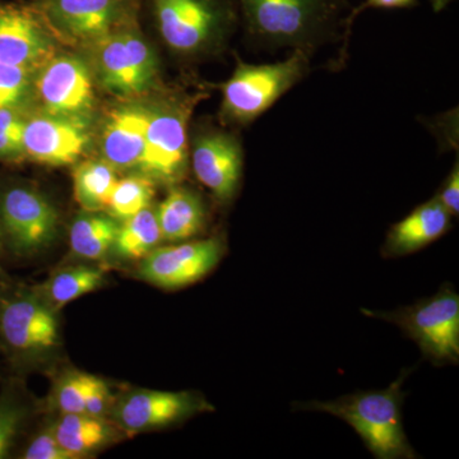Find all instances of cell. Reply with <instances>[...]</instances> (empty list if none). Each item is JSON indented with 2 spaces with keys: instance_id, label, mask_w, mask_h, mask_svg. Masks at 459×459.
<instances>
[{
  "instance_id": "cell-22",
  "label": "cell",
  "mask_w": 459,
  "mask_h": 459,
  "mask_svg": "<svg viewBox=\"0 0 459 459\" xmlns=\"http://www.w3.org/2000/svg\"><path fill=\"white\" fill-rule=\"evenodd\" d=\"M117 181V170L105 160L81 162L74 174L75 201L87 212L107 210Z\"/></svg>"
},
{
  "instance_id": "cell-7",
  "label": "cell",
  "mask_w": 459,
  "mask_h": 459,
  "mask_svg": "<svg viewBox=\"0 0 459 459\" xmlns=\"http://www.w3.org/2000/svg\"><path fill=\"white\" fill-rule=\"evenodd\" d=\"M197 96L180 95L151 108L146 146L138 166L151 179L175 184L188 166V120Z\"/></svg>"
},
{
  "instance_id": "cell-15",
  "label": "cell",
  "mask_w": 459,
  "mask_h": 459,
  "mask_svg": "<svg viewBox=\"0 0 459 459\" xmlns=\"http://www.w3.org/2000/svg\"><path fill=\"white\" fill-rule=\"evenodd\" d=\"M212 410L211 404L192 392H131L117 402L113 413L117 427L128 434L170 427L202 411Z\"/></svg>"
},
{
  "instance_id": "cell-32",
  "label": "cell",
  "mask_w": 459,
  "mask_h": 459,
  "mask_svg": "<svg viewBox=\"0 0 459 459\" xmlns=\"http://www.w3.org/2000/svg\"><path fill=\"white\" fill-rule=\"evenodd\" d=\"M439 199L440 204L446 208L452 216H458L459 213V164L455 161L451 174L448 175L440 192L435 195Z\"/></svg>"
},
{
  "instance_id": "cell-5",
  "label": "cell",
  "mask_w": 459,
  "mask_h": 459,
  "mask_svg": "<svg viewBox=\"0 0 459 459\" xmlns=\"http://www.w3.org/2000/svg\"><path fill=\"white\" fill-rule=\"evenodd\" d=\"M100 84L119 98H137L156 86L155 50L135 26L124 27L92 45Z\"/></svg>"
},
{
  "instance_id": "cell-10",
  "label": "cell",
  "mask_w": 459,
  "mask_h": 459,
  "mask_svg": "<svg viewBox=\"0 0 459 459\" xmlns=\"http://www.w3.org/2000/svg\"><path fill=\"white\" fill-rule=\"evenodd\" d=\"M0 223L12 250L31 255L56 238L59 214L38 190L14 186L0 197Z\"/></svg>"
},
{
  "instance_id": "cell-12",
  "label": "cell",
  "mask_w": 459,
  "mask_h": 459,
  "mask_svg": "<svg viewBox=\"0 0 459 459\" xmlns=\"http://www.w3.org/2000/svg\"><path fill=\"white\" fill-rule=\"evenodd\" d=\"M190 159L197 179L217 201L230 204L243 178L244 151L237 135L222 129H201L190 143Z\"/></svg>"
},
{
  "instance_id": "cell-11",
  "label": "cell",
  "mask_w": 459,
  "mask_h": 459,
  "mask_svg": "<svg viewBox=\"0 0 459 459\" xmlns=\"http://www.w3.org/2000/svg\"><path fill=\"white\" fill-rule=\"evenodd\" d=\"M56 39L32 4H0V63L36 74L56 56Z\"/></svg>"
},
{
  "instance_id": "cell-8",
  "label": "cell",
  "mask_w": 459,
  "mask_h": 459,
  "mask_svg": "<svg viewBox=\"0 0 459 459\" xmlns=\"http://www.w3.org/2000/svg\"><path fill=\"white\" fill-rule=\"evenodd\" d=\"M142 0H35L36 11L56 38L93 45L134 25Z\"/></svg>"
},
{
  "instance_id": "cell-27",
  "label": "cell",
  "mask_w": 459,
  "mask_h": 459,
  "mask_svg": "<svg viewBox=\"0 0 459 459\" xmlns=\"http://www.w3.org/2000/svg\"><path fill=\"white\" fill-rule=\"evenodd\" d=\"M33 72L0 63V108H17L25 101Z\"/></svg>"
},
{
  "instance_id": "cell-19",
  "label": "cell",
  "mask_w": 459,
  "mask_h": 459,
  "mask_svg": "<svg viewBox=\"0 0 459 459\" xmlns=\"http://www.w3.org/2000/svg\"><path fill=\"white\" fill-rule=\"evenodd\" d=\"M162 240L180 243L199 234L205 222V207L197 193L174 186L156 210Z\"/></svg>"
},
{
  "instance_id": "cell-1",
  "label": "cell",
  "mask_w": 459,
  "mask_h": 459,
  "mask_svg": "<svg viewBox=\"0 0 459 459\" xmlns=\"http://www.w3.org/2000/svg\"><path fill=\"white\" fill-rule=\"evenodd\" d=\"M247 35L267 49H292L312 56L347 30L346 0H235ZM343 36V33H342Z\"/></svg>"
},
{
  "instance_id": "cell-23",
  "label": "cell",
  "mask_w": 459,
  "mask_h": 459,
  "mask_svg": "<svg viewBox=\"0 0 459 459\" xmlns=\"http://www.w3.org/2000/svg\"><path fill=\"white\" fill-rule=\"evenodd\" d=\"M105 282L104 270L91 265H77L57 272L44 286L45 303L59 310L66 304L91 294Z\"/></svg>"
},
{
  "instance_id": "cell-2",
  "label": "cell",
  "mask_w": 459,
  "mask_h": 459,
  "mask_svg": "<svg viewBox=\"0 0 459 459\" xmlns=\"http://www.w3.org/2000/svg\"><path fill=\"white\" fill-rule=\"evenodd\" d=\"M160 38L178 56L195 59L221 50L237 26L235 0H148Z\"/></svg>"
},
{
  "instance_id": "cell-24",
  "label": "cell",
  "mask_w": 459,
  "mask_h": 459,
  "mask_svg": "<svg viewBox=\"0 0 459 459\" xmlns=\"http://www.w3.org/2000/svg\"><path fill=\"white\" fill-rule=\"evenodd\" d=\"M162 241L156 210L148 207L120 222L113 250L124 259L146 258Z\"/></svg>"
},
{
  "instance_id": "cell-34",
  "label": "cell",
  "mask_w": 459,
  "mask_h": 459,
  "mask_svg": "<svg viewBox=\"0 0 459 459\" xmlns=\"http://www.w3.org/2000/svg\"><path fill=\"white\" fill-rule=\"evenodd\" d=\"M430 2L431 7H433L434 12L439 13V12L444 11L449 4L453 2V0H429Z\"/></svg>"
},
{
  "instance_id": "cell-26",
  "label": "cell",
  "mask_w": 459,
  "mask_h": 459,
  "mask_svg": "<svg viewBox=\"0 0 459 459\" xmlns=\"http://www.w3.org/2000/svg\"><path fill=\"white\" fill-rule=\"evenodd\" d=\"M27 416L23 402L13 392L0 395V458H4Z\"/></svg>"
},
{
  "instance_id": "cell-31",
  "label": "cell",
  "mask_w": 459,
  "mask_h": 459,
  "mask_svg": "<svg viewBox=\"0 0 459 459\" xmlns=\"http://www.w3.org/2000/svg\"><path fill=\"white\" fill-rule=\"evenodd\" d=\"M111 409V394L107 383L100 377H91L89 389H87L86 402H84V413L96 418H104Z\"/></svg>"
},
{
  "instance_id": "cell-30",
  "label": "cell",
  "mask_w": 459,
  "mask_h": 459,
  "mask_svg": "<svg viewBox=\"0 0 459 459\" xmlns=\"http://www.w3.org/2000/svg\"><path fill=\"white\" fill-rule=\"evenodd\" d=\"M26 459H75L57 442L54 428L47 429L30 443L26 449Z\"/></svg>"
},
{
  "instance_id": "cell-25",
  "label": "cell",
  "mask_w": 459,
  "mask_h": 459,
  "mask_svg": "<svg viewBox=\"0 0 459 459\" xmlns=\"http://www.w3.org/2000/svg\"><path fill=\"white\" fill-rule=\"evenodd\" d=\"M155 197V180L147 175H132L117 179L108 199L107 210L119 222L151 207Z\"/></svg>"
},
{
  "instance_id": "cell-17",
  "label": "cell",
  "mask_w": 459,
  "mask_h": 459,
  "mask_svg": "<svg viewBox=\"0 0 459 459\" xmlns=\"http://www.w3.org/2000/svg\"><path fill=\"white\" fill-rule=\"evenodd\" d=\"M151 108L126 105L108 115L101 134V152L115 170L138 169L146 146Z\"/></svg>"
},
{
  "instance_id": "cell-33",
  "label": "cell",
  "mask_w": 459,
  "mask_h": 459,
  "mask_svg": "<svg viewBox=\"0 0 459 459\" xmlns=\"http://www.w3.org/2000/svg\"><path fill=\"white\" fill-rule=\"evenodd\" d=\"M416 4H418V0H365L361 5L350 12L349 18H347V30L351 32L353 21L367 9L412 8Z\"/></svg>"
},
{
  "instance_id": "cell-6",
  "label": "cell",
  "mask_w": 459,
  "mask_h": 459,
  "mask_svg": "<svg viewBox=\"0 0 459 459\" xmlns=\"http://www.w3.org/2000/svg\"><path fill=\"white\" fill-rule=\"evenodd\" d=\"M367 316L395 323L419 344L433 364H457L459 360V296L451 289L440 290L430 299L389 313L362 310Z\"/></svg>"
},
{
  "instance_id": "cell-20",
  "label": "cell",
  "mask_w": 459,
  "mask_h": 459,
  "mask_svg": "<svg viewBox=\"0 0 459 459\" xmlns=\"http://www.w3.org/2000/svg\"><path fill=\"white\" fill-rule=\"evenodd\" d=\"M53 428L57 442L75 459L104 448L117 437V431L105 418L86 413L62 415Z\"/></svg>"
},
{
  "instance_id": "cell-3",
  "label": "cell",
  "mask_w": 459,
  "mask_h": 459,
  "mask_svg": "<svg viewBox=\"0 0 459 459\" xmlns=\"http://www.w3.org/2000/svg\"><path fill=\"white\" fill-rule=\"evenodd\" d=\"M404 377L380 392L344 395L336 401L307 402L300 409L322 411L344 420L377 459L418 457L404 434L401 385Z\"/></svg>"
},
{
  "instance_id": "cell-13",
  "label": "cell",
  "mask_w": 459,
  "mask_h": 459,
  "mask_svg": "<svg viewBox=\"0 0 459 459\" xmlns=\"http://www.w3.org/2000/svg\"><path fill=\"white\" fill-rule=\"evenodd\" d=\"M36 92L44 113L59 117H86L95 102L90 66L75 56H54L39 69Z\"/></svg>"
},
{
  "instance_id": "cell-18",
  "label": "cell",
  "mask_w": 459,
  "mask_h": 459,
  "mask_svg": "<svg viewBox=\"0 0 459 459\" xmlns=\"http://www.w3.org/2000/svg\"><path fill=\"white\" fill-rule=\"evenodd\" d=\"M452 214L437 197L419 205L409 216L395 223L386 235L383 255L402 256L418 252L443 237L451 228Z\"/></svg>"
},
{
  "instance_id": "cell-21",
  "label": "cell",
  "mask_w": 459,
  "mask_h": 459,
  "mask_svg": "<svg viewBox=\"0 0 459 459\" xmlns=\"http://www.w3.org/2000/svg\"><path fill=\"white\" fill-rule=\"evenodd\" d=\"M120 222L108 213L84 211L69 231L72 253L87 261H101L113 250Z\"/></svg>"
},
{
  "instance_id": "cell-14",
  "label": "cell",
  "mask_w": 459,
  "mask_h": 459,
  "mask_svg": "<svg viewBox=\"0 0 459 459\" xmlns=\"http://www.w3.org/2000/svg\"><path fill=\"white\" fill-rule=\"evenodd\" d=\"M223 253L225 246L220 238L157 247L142 261L140 277L161 289H181L207 276Z\"/></svg>"
},
{
  "instance_id": "cell-9",
  "label": "cell",
  "mask_w": 459,
  "mask_h": 459,
  "mask_svg": "<svg viewBox=\"0 0 459 459\" xmlns=\"http://www.w3.org/2000/svg\"><path fill=\"white\" fill-rule=\"evenodd\" d=\"M0 338L18 359H31L56 349L59 325L56 310L41 296L18 292L0 304Z\"/></svg>"
},
{
  "instance_id": "cell-29",
  "label": "cell",
  "mask_w": 459,
  "mask_h": 459,
  "mask_svg": "<svg viewBox=\"0 0 459 459\" xmlns=\"http://www.w3.org/2000/svg\"><path fill=\"white\" fill-rule=\"evenodd\" d=\"M25 126L26 120L17 108H0V159L17 160L25 156Z\"/></svg>"
},
{
  "instance_id": "cell-4",
  "label": "cell",
  "mask_w": 459,
  "mask_h": 459,
  "mask_svg": "<svg viewBox=\"0 0 459 459\" xmlns=\"http://www.w3.org/2000/svg\"><path fill=\"white\" fill-rule=\"evenodd\" d=\"M310 57L298 50L270 65H249L238 57L231 77L220 86L223 122H255L309 74Z\"/></svg>"
},
{
  "instance_id": "cell-16",
  "label": "cell",
  "mask_w": 459,
  "mask_h": 459,
  "mask_svg": "<svg viewBox=\"0 0 459 459\" xmlns=\"http://www.w3.org/2000/svg\"><path fill=\"white\" fill-rule=\"evenodd\" d=\"M25 156L38 164H77L90 146L86 117H59L44 113L26 120L23 135Z\"/></svg>"
},
{
  "instance_id": "cell-28",
  "label": "cell",
  "mask_w": 459,
  "mask_h": 459,
  "mask_svg": "<svg viewBox=\"0 0 459 459\" xmlns=\"http://www.w3.org/2000/svg\"><path fill=\"white\" fill-rule=\"evenodd\" d=\"M91 377L82 371H71L62 377L56 389V406L62 415L84 413Z\"/></svg>"
}]
</instances>
